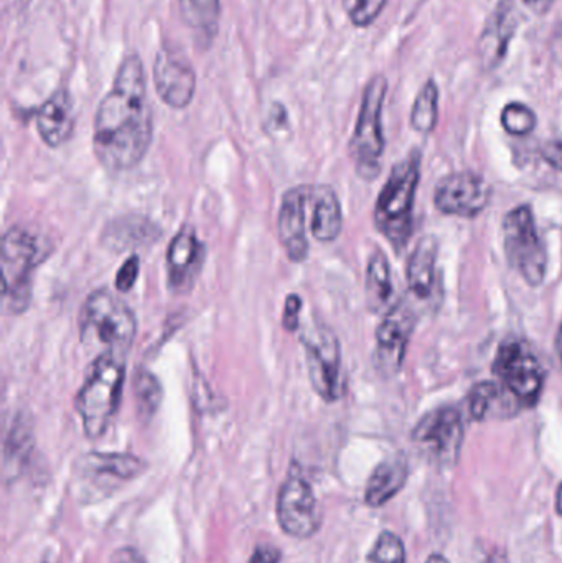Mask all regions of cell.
Returning a JSON list of instances; mask_svg holds the SVG:
<instances>
[{
	"label": "cell",
	"instance_id": "6da1fadb",
	"mask_svg": "<svg viewBox=\"0 0 562 563\" xmlns=\"http://www.w3.org/2000/svg\"><path fill=\"white\" fill-rule=\"evenodd\" d=\"M154 137V119L144 65L137 55L125 56L112 88L102 98L95 119L92 147L99 164L122 174L137 167Z\"/></svg>",
	"mask_w": 562,
	"mask_h": 563
},
{
	"label": "cell",
	"instance_id": "7a4b0ae2",
	"mask_svg": "<svg viewBox=\"0 0 562 563\" xmlns=\"http://www.w3.org/2000/svg\"><path fill=\"white\" fill-rule=\"evenodd\" d=\"M137 334V318L109 288L91 291L79 311V340L96 354L124 357Z\"/></svg>",
	"mask_w": 562,
	"mask_h": 563
},
{
	"label": "cell",
	"instance_id": "3957f363",
	"mask_svg": "<svg viewBox=\"0 0 562 563\" xmlns=\"http://www.w3.org/2000/svg\"><path fill=\"white\" fill-rule=\"evenodd\" d=\"M124 384V357L115 354L96 357L75 399V409L88 439L98 440L108 432L121 406Z\"/></svg>",
	"mask_w": 562,
	"mask_h": 563
},
{
	"label": "cell",
	"instance_id": "277c9868",
	"mask_svg": "<svg viewBox=\"0 0 562 563\" xmlns=\"http://www.w3.org/2000/svg\"><path fill=\"white\" fill-rule=\"evenodd\" d=\"M421 178V154L411 152L393 167L376 200L375 224L379 233L395 247L405 250L412 233V210Z\"/></svg>",
	"mask_w": 562,
	"mask_h": 563
},
{
	"label": "cell",
	"instance_id": "5b68a950",
	"mask_svg": "<svg viewBox=\"0 0 562 563\" xmlns=\"http://www.w3.org/2000/svg\"><path fill=\"white\" fill-rule=\"evenodd\" d=\"M42 244L30 231L10 228L2 240V305L10 314L29 310L32 303L33 274L42 263Z\"/></svg>",
	"mask_w": 562,
	"mask_h": 563
},
{
	"label": "cell",
	"instance_id": "8992f818",
	"mask_svg": "<svg viewBox=\"0 0 562 563\" xmlns=\"http://www.w3.org/2000/svg\"><path fill=\"white\" fill-rule=\"evenodd\" d=\"M388 82L385 76H375L366 85L360 106L359 121L350 141V155L356 174L363 180H375L382 172V157L385 152L383 135V104H385Z\"/></svg>",
	"mask_w": 562,
	"mask_h": 563
},
{
	"label": "cell",
	"instance_id": "52a82bcc",
	"mask_svg": "<svg viewBox=\"0 0 562 563\" xmlns=\"http://www.w3.org/2000/svg\"><path fill=\"white\" fill-rule=\"evenodd\" d=\"M504 247L510 266L531 287L547 277L548 254L535 223L533 211L527 205L508 211L504 220Z\"/></svg>",
	"mask_w": 562,
	"mask_h": 563
},
{
	"label": "cell",
	"instance_id": "ba28073f",
	"mask_svg": "<svg viewBox=\"0 0 562 563\" xmlns=\"http://www.w3.org/2000/svg\"><path fill=\"white\" fill-rule=\"evenodd\" d=\"M495 376L521 409L537 406L544 389L547 373L530 347L521 341L507 340L498 347Z\"/></svg>",
	"mask_w": 562,
	"mask_h": 563
},
{
	"label": "cell",
	"instance_id": "9c48e42d",
	"mask_svg": "<svg viewBox=\"0 0 562 563\" xmlns=\"http://www.w3.org/2000/svg\"><path fill=\"white\" fill-rule=\"evenodd\" d=\"M307 373L317 396L337 402L343 396L342 350L339 338L326 324H313L300 334Z\"/></svg>",
	"mask_w": 562,
	"mask_h": 563
},
{
	"label": "cell",
	"instance_id": "30bf717a",
	"mask_svg": "<svg viewBox=\"0 0 562 563\" xmlns=\"http://www.w3.org/2000/svg\"><path fill=\"white\" fill-rule=\"evenodd\" d=\"M277 521L287 536L296 539L312 538L322 522L312 486L296 463L290 466L277 496Z\"/></svg>",
	"mask_w": 562,
	"mask_h": 563
},
{
	"label": "cell",
	"instance_id": "8fae6325",
	"mask_svg": "<svg viewBox=\"0 0 562 563\" xmlns=\"http://www.w3.org/2000/svg\"><path fill=\"white\" fill-rule=\"evenodd\" d=\"M412 442L441 466L454 465L464 443V422L455 407L445 406L426 413L411 435Z\"/></svg>",
	"mask_w": 562,
	"mask_h": 563
},
{
	"label": "cell",
	"instance_id": "7c38bea8",
	"mask_svg": "<svg viewBox=\"0 0 562 563\" xmlns=\"http://www.w3.org/2000/svg\"><path fill=\"white\" fill-rule=\"evenodd\" d=\"M492 188L482 175L459 172L442 178L436 187L434 205L448 217L477 218L491 203Z\"/></svg>",
	"mask_w": 562,
	"mask_h": 563
},
{
	"label": "cell",
	"instance_id": "4fadbf2b",
	"mask_svg": "<svg viewBox=\"0 0 562 563\" xmlns=\"http://www.w3.org/2000/svg\"><path fill=\"white\" fill-rule=\"evenodd\" d=\"M416 327L415 311L406 300H398L376 330L375 363L386 376H395L405 363L406 350Z\"/></svg>",
	"mask_w": 562,
	"mask_h": 563
},
{
	"label": "cell",
	"instance_id": "5bb4252c",
	"mask_svg": "<svg viewBox=\"0 0 562 563\" xmlns=\"http://www.w3.org/2000/svg\"><path fill=\"white\" fill-rule=\"evenodd\" d=\"M154 85L162 101L174 109H185L197 91V73L184 53L164 46L155 56Z\"/></svg>",
	"mask_w": 562,
	"mask_h": 563
},
{
	"label": "cell",
	"instance_id": "9a60e30c",
	"mask_svg": "<svg viewBox=\"0 0 562 563\" xmlns=\"http://www.w3.org/2000/svg\"><path fill=\"white\" fill-rule=\"evenodd\" d=\"M309 203V188H290L280 200L277 217V238L286 256L300 264L309 257V241L306 231V208Z\"/></svg>",
	"mask_w": 562,
	"mask_h": 563
},
{
	"label": "cell",
	"instance_id": "2e32d148",
	"mask_svg": "<svg viewBox=\"0 0 562 563\" xmlns=\"http://www.w3.org/2000/svg\"><path fill=\"white\" fill-rule=\"evenodd\" d=\"M205 261V246L191 228L184 227L168 244L165 267L168 287L175 294H187L197 280Z\"/></svg>",
	"mask_w": 562,
	"mask_h": 563
},
{
	"label": "cell",
	"instance_id": "e0dca14e",
	"mask_svg": "<svg viewBox=\"0 0 562 563\" xmlns=\"http://www.w3.org/2000/svg\"><path fill=\"white\" fill-rule=\"evenodd\" d=\"M517 26L518 12L515 0H500L478 40V55L484 68L495 69L500 66L507 56Z\"/></svg>",
	"mask_w": 562,
	"mask_h": 563
},
{
	"label": "cell",
	"instance_id": "ac0fdd59",
	"mask_svg": "<svg viewBox=\"0 0 562 563\" xmlns=\"http://www.w3.org/2000/svg\"><path fill=\"white\" fill-rule=\"evenodd\" d=\"M35 124L40 139L49 148L62 147L71 139L75 131V112L66 89H59L40 106Z\"/></svg>",
	"mask_w": 562,
	"mask_h": 563
},
{
	"label": "cell",
	"instance_id": "d6986e66",
	"mask_svg": "<svg viewBox=\"0 0 562 563\" xmlns=\"http://www.w3.org/2000/svg\"><path fill=\"white\" fill-rule=\"evenodd\" d=\"M147 468L139 456L129 453L91 452L81 459V473L102 486L121 485L142 475Z\"/></svg>",
	"mask_w": 562,
	"mask_h": 563
},
{
	"label": "cell",
	"instance_id": "ffe728a7",
	"mask_svg": "<svg viewBox=\"0 0 562 563\" xmlns=\"http://www.w3.org/2000/svg\"><path fill=\"white\" fill-rule=\"evenodd\" d=\"M309 201L312 203V236L319 243H333L339 240L343 230V213L335 191L327 185L309 188Z\"/></svg>",
	"mask_w": 562,
	"mask_h": 563
},
{
	"label": "cell",
	"instance_id": "44dd1931",
	"mask_svg": "<svg viewBox=\"0 0 562 563\" xmlns=\"http://www.w3.org/2000/svg\"><path fill=\"white\" fill-rule=\"evenodd\" d=\"M408 462L405 456L396 455L376 466L370 476L365 489V503L370 508H382L392 501L408 479Z\"/></svg>",
	"mask_w": 562,
	"mask_h": 563
},
{
	"label": "cell",
	"instance_id": "7402d4cb",
	"mask_svg": "<svg viewBox=\"0 0 562 563\" xmlns=\"http://www.w3.org/2000/svg\"><path fill=\"white\" fill-rule=\"evenodd\" d=\"M438 241L432 236H425L418 241L411 257L408 261L409 290L415 297L428 300L436 284V263H438Z\"/></svg>",
	"mask_w": 562,
	"mask_h": 563
},
{
	"label": "cell",
	"instance_id": "603a6c76",
	"mask_svg": "<svg viewBox=\"0 0 562 563\" xmlns=\"http://www.w3.org/2000/svg\"><path fill=\"white\" fill-rule=\"evenodd\" d=\"M158 236L161 231L145 218H119L106 228L104 244L114 251L135 250L154 243Z\"/></svg>",
	"mask_w": 562,
	"mask_h": 563
},
{
	"label": "cell",
	"instance_id": "cb8c5ba5",
	"mask_svg": "<svg viewBox=\"0 0 562 563\" xmlns=\"http://www.w3.org/2000/svg\"><path fill=\"white\" fill-rule=\"evenodd\" d=\"M392 267L382 251H375L370 257L366 267L365 295L366 305L373 313H383L392 310L393 305Z\"/></svg>",
	"mask_w": 562,
	"mask_h": 563
},
{
	"label": "cell",
	"instance_id": "d4e9b609",
	"mask_svg": "<svg viewBox=\"0 0 562 563\" xmlns=\"http://www.w3.org/2000/svg\"><path fill=\"white\" fill-rule=\"evenodd\" d=\"M180 13L195 38L205 42V46L213 42L220 23V0H180Z\"/></svg>",
	"mask_w": 562,
	"mask_h": 563
},
{
	"label": "cell",
	"instance_id": "484cf974",
	"mask_svg": "<svg viewBox=\"0 0 562 563\" xmlns=\"http://www.w3.org/2000/svg\"><path fill=\"white\" fill-rule=\"evenodd\" d=\"M33 449L32 427L26 422L25 417H16L12 423L9 437L5 442V468L10 472H19Z\"/></svg>",
	"mask_w": 562,
	"mask_h": 563
},
{
	"label": "cell",
	"instance_id": "4316f807",
	"mask_svg": "<svg viewBox=\"0 0 562 563\" xmlns=\"http://www.w3.org/2000/svg\"><path fill=\"white\" fill-rule=\"evenodd\" d=\"M439 114V89L432 79H429L418 98L411 111V125L419 134H431L438 124Z\"/></svg>",
	"mask_w": 562,
	"mask_h": 563
},
{
	"label": "cell",
	"instance_id": "83f0119b",
	"mask_svg": "<svg viewBox=\"0 0 562 563\" xmlns=\"http://www.w3.org/2000/svg\"><path fill=\"white\" fill-rule=\"evenodd\" d=\"M135 406L139 417L144 420L152 419L162 404L161 383L151 371L139 369L134 377Z\"/></svg>",
	"mask_w": 562,
	"mask_h": 563
},
{
	"label": "cell",
	"instance_id": "f1b7e54d",
	"mask_svg": "<svg viewBox=\"0 0 562 563\" xmlns=\"http://www.w3.org/2000/svg\"><path fill=\"white\" fill-rule=\"evenodd\" d=\"M500 121L505 131L508 134L517 135V137L531 134L533 129L537 128V115L528 106L521 104V102H510V104L505 106Z\"/></svg>",
	"mask_w": 562,
	"mask_h": 563
},
{
	"label": "cell",
	"instance_id": "f546056e",
	"mask_svg": "<svg viewBox=\"0 0 562 563\" xmlns=\"http://www.w3.org/2000/svg\"><path fill=\"white\" fill-rule=\"evenodd\" d=\"M500 397L498 384L492 380L475 384L469 394V412L474 420H484Z\"/></svg>",
	"mask_w": 562,
	"mask_h": 563
},
{
	"label": "cell",
	"instance_id": "4dcf8cb0",
	"mask_svg": "<svg viewBox=\"0 0 562 563\" xmlns=\"http://www.w3.org/2000/svg\"><path fill=\"white\" fill-rule=\"evenodd\" d=\"M370 563H406L405 544L395 532L379 534L375 548L370 552Z\"/></svg>",
	"mask_w": 562,
	"mask_h": 563
},
{
	"label": "cell",
	"instance_id": "1f68e13d",
	"mask_svg": "<svg viewBox=\"0 0 562 563\" xmlns=\"http://www.w3.org/2000/svg\"><path fill=\"white\" fill-rule=\"evenodd\" d=\"M342 2L353 25L365 29L378 19L388 0H342Z\"/></svg>",
	"mask_w": 562,
	"mask_h": 563
},
{
	"label": "cell",
	"instance_id": "d6a6232c",
	"mask_svg": "<svg viewBox=\"0 0 562 563\" xmlns=\"http://www.w3.org/2000/svg\"><path fill=\"white\" fill-rule=\"evenodd\" d=\"M139 269H141V261H139L137 256H131L122 264L118 276H115V287H118L119 291L128 294L129 290H132L139 277Z\"/></svg>",
	"mask_w": 562,
	"mask_h": 563
},
{
	"label": "cell",
	"instance_id": "836d02e7",
	"mask_svg": "<svg viewBox=\"0 0 562 563\" xmlns=\"http://www.w3.org/2000/svg\"><path fill=\"white\" fill-rule=\"evenodd\" d=\"M304 301L297 294H290L284 305L283 324L286 331L294 333L300 327V313H302Z\"/></svg>",
	"mask_w": 562,
	"mask_h": 563
},
{
	"label": "cell",
	"instance_id": "e575fe53",
	"mask_svg": "<svg viewBox=\"0 0 562 563\" xmlns=\"http://www.w3.org/2000/svg\"><path fill=\"white\" fill-rule=\"evenodd\" d=\"M541 157L544 158L550 167L554 170L562 172V142L550 141L541 148Z\"/></svg>",
	"mask_w": 562,
	"mask_h": 563
},
{
	"label": "cell",
	"instance_id": "d590c367",
	"mask_svg": "<svg viewBox=\"0 0 562 563\" xmlns=\"http://www.w3.org/2000/svg\"><path fill=\"white\" fill-rule=\"evenodd\" d=\"M280 559H283V554L279 549L273 548V545H260L247 563H280Z\"/></svg>",
	"mask_w": 562,
	"mask_h": 563
},
{
	"label": "cell",
	"instance_id": "8d00e7d4",
	"mask_svg": "<svg viewBox=\"0 0 562 563\" xmlns=\"http://www.w3.org/2000/svg\"><path fill=\"white\" fill-rule=\"evenodd\" d=\"M111 563H147L135 549L122 548L111 555Z\"/></svg>",
	"mask_w": 562,
	"mask_h": 563
},
{
	"label": "cell",
	"instance_id": "74e56055",
	"mask_svg": "<svg viewBox=\"0 0 562 563\" xmlns=\"http://www.w3.org/2000/svg\"><path fill=\"white\" fill-rule=\"evenodd\" d=\"M554 2H557V0H524L525 5H527L531 12L537 13V15H544V13L550 12Z\"/></svg>",
	"mask_w": 562,
	"mask_h": 563
},
{
	"label": "cell",
	"instance_id": "f35d334b",
	"mask_svg": "<svg viewBox=\"0 0 562 563\" xmlns=\"http://www.w3.org/2000/svg\"><path fill=\"white\" fill-rule=\"evenodd\" d=\"M484 563H510L508 562L507 554L504 551H494L487 559H485Z\"/></svg>",
	"mask_w": 562,
	"mask_h": 563
},
{
	"label": "cell",
	"instance_id": "ab89813d",
	"mask_svg": "<svg viewBox=\"0 0 562 563\" xmlns=\"http://www.w3.org/2000/svg\"><path fill=\"white\" fill-rule=\"evenodd\" d=\"M557 511H558V515H560L562 518V482L560 483V488H558Z\"/></svg>",
	"mask_w": 562,
	"mask_h": 563
},
{
	"label": "cell",
	"instance_id": "60d3db41",
	"mask_svg": "<svg viewBox=\"0 0 562 563\" xmlns=\"http://www.w3.org/2000/svg\"><path fill=\"white\" fill-rule=\"evenodd\" d=\"M426 563H451V562H449L448 559L442 558V555L434 554V555H431V558H429L428 561H426Z\"/></svg>",
	"mask_w": 562,
	"mask_h": 563
},
{
	"label": "cell",
	"instance_id": "b9f144b4",
	"mask_svg": "<svg viewBox=\"0 0 562 563\" xmlns=\"http://www.w3.org/2000/svg\"><path fill=\"white\" fill-rule=\"evenodd\" d=\"M557 351H558V354H560V357L562 360V323H561L560 330H558Z\"/></svg>",
	"mask_w": 562,
	"mask_h": 563
}]
</instances>
